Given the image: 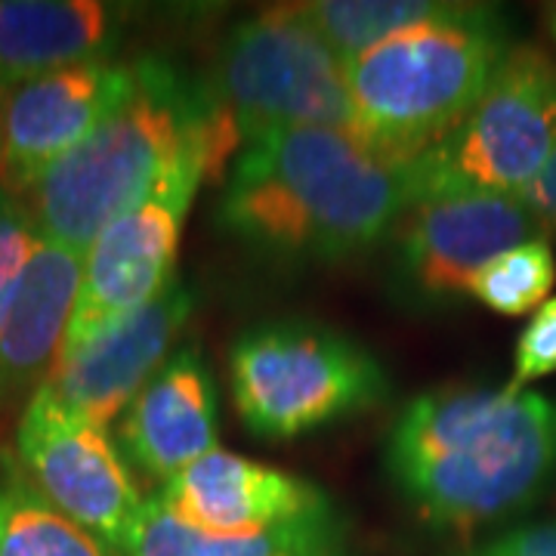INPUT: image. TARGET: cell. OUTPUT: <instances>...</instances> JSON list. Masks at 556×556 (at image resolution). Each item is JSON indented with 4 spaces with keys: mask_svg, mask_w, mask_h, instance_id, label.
Instances as JSON below:
<instances>
[{
    "mask_svg": "<svg viewBox=\"0 0 556 556\" xmlns=\"http://www.w3.org/2000/svg\"><path fill=\"white\" fill-rule=\"evenodd\" d=\"M137 87V60L84 62L7 90L0 189L25 199L62 155L90 137Z\"/></svg>",
    "mask_w": 556,
    "mask_h": 556,
    "instance_id": "11",
    "label": "cell"
},
{
    "mask_svg": "<svg viewBox=\"0 0 556 556\" xmlns=\"http://www.w3.org/2000/svg\"><path fill=\"white\" fill-rule=\"evenodd\" d=\"M526 207L532 211L544 236H556V155L547 161V167L532 179V186L522 192Z\"/></svg>",
    "mask_w": 556,
    "mask_h": 556,
    "instance_id": "24",
    "label": "cell"
},
{
    "mask_svg": "<svg viewBox=\"0 0 556 556\" xmlns=\"http://www.w3.org/2000/svg\"><path fill=\"white\" fill-rule=\"evenodd\" d=\"M316 556H350V554H346V544H343V547H334V551H325V554H316Z\"/></svg>",
    "mask_w": 556,
    "mask_h": 556,
    "instance_id": "26",
    "label": "cell"
},
{
    "mask_svg": "<svg viewBox=\"0 0 556 556\" xmlns=\"http://www.w3.org/2000/svg\"><path fill=\"white\" fill-rule=\"evenodd\" d=\"M380 457L424 526L470 535L526 514L556 489V399L437 387L399 412Z\"/></svg>",
    "mask_w": 556,
    "mask_h": 556,
    "instance_id": "2",
    "label": "cell"
},
{
    "mask_svg": "<svg viewBox=\"0 0 556 556\" xmlns=\"http://www.w3.org/2000/svg\"><path fill=\"white\" fill-rule=\"evenodd\" d=\"M134 16L102 0H0V84L115 60Z\"/></svg>",
    "mask_w": 556,
    "mask_h": 556,
    "instance_id": "16",
    "label": "cell"
},
{
    "mask_svg": "<svg viewBox=\"0 0 556 556\" xmlns=\"http://www.w3.org/2000/svg\"><path fill=\"white\" fill-rule=\"evenodd\" d=\"M412 207L405 167L340 130H269L223 179L217 226L281 269H325L378 251Z\"/></svg>",
    "mask_w": 556,
    "mask_h": 556,
    "instance_id": "1",
    "label": "cell"
},
{
    "mask_svg": "<svg viewBox=\"0 0 556 556\" xmlns=\"http://www.w3.org/2000/svg\"><path fill=\"white\" fill-rule=\"evenodd\" d=\"M84 254L38 239L0 328V417L53 375L80 294Z\"/></svg>",
    "mask_w": 556,
    "mask_h": 556,
    "instance_id": "15",
    "label": "cell"
},
{
    "mask_svg": "<svg viewBox=\"0 0 556 556\" xmlns=\"http://www.w3.org/2000/svg\"><path fill=\"white\" fill-rule=\"evenodd\" d=\"M3 100H7V87L0 84V121H3Z\"/></svg>",
    "mask_w": 556,
    "mask_h": 556,
    "instance_id": "27",
    "label": "cell"
},
{
    "mask_svg": "<svg viewBox=\"0 0 556 556\" xmlns=\"http://www.w3.org/2000/svg\"><path fill=\"white\" fill-rule=\"evenodd\" d=\"M219 402L211 365L195 343L161 365L121 415L118 445L139 473L167 479L217 448Z\"/></svg>",
    "mask_w": 556,
    "mask_h": 556,
    "instance_id": "14",
    "label": "cell"
},
{
    "mask_svg": "<svg viewBox=\"0 0 556 556\" xmlns=\"http://www.w3.org/2000/svg\"><path fill=\"white\" fill-rule=\"evenodd\" d=\"M214 177L211 159L195 149L174 161L146 199L102 229L84 251L80 294L62 353L130 316L170 285L189 207L201 182Z\"/></svg>",
    "mask_w": 556,
    "mask_h": 556,
    "instance_id": "9",
    "label": "cell"
},
{
    "mask_svg": "<svg viewBox=\"0 0 556 556\" xmlns=\"http://www.w3.org/2000/svg\"><path fill=\"white\" fill-rule=\"evenodd\" d=\"M13 457L62 517L124 556L146 497L109 427L65 412L40 387L22 405Z\"/></svg>",
    "mask_w": 556,
    "mask_h": 556,
    "instance_id": "10",
    "label": "cell"
},
{
    "mask_svg": "<svg viewBox=\"0 0 556 556\" xmlns=\"http://www.w3.org/2000/svg\"><path fill=\"white\" fill-rule=\"evenodd\" d=\"M538 20H541L544 47H547V53L556 60V0H551V3H544V7H541Z\"/></svg>",
    "mask_w": 556,
    "mask_h": 556,
    "instance_id": "25",
    "label": "cell"
},
{
    "mask_svg": "<svg viewBox=\"0 0 556 556\" xmlns=\"http://www.w3.org/2000/svg\"><path fill=\"white\" fill-rule=\"evenodd\" d=\"M229 390L254 437L291 442L383 405L390 375L358 340L288 318L241 331L229 350Z\"/></svg>",
    "mask_w": 556,
    "mask_h": 556,
    "instance_id": "5",
    "label": "cell"
},
{
    "mask_svg": "<svg viewBox=\"0 0 556 556\" xmlns=\"http://www.w3.org/2000/svg\"><path fill=\"white\" fill-rule=\"evenodd\" d=\"M0 556H115L100 538L40 495L16 464L0 452Z\"/></svg>",
    "mask_w": 556,
    "mask_h": 556,
    "instance_id": "18",
    "label": "cell"
},
{
    "mask_svg": "<svg viewBox=\"0 0 556 556\" xmlns=\"http://www.w3.org/2000/svg\"><path fill=\"white\" fill-rule=\"evenodd\" d=\"M38 239L35 219L28 214L25 201L0 189V328L16 291V281L25 269V260Z\"/></svg>",
    "mask_w": 556,
    "mask_h": 556,
    "instance_id": "22",
    "label": "cell"
},
{
    "mask_svg": "<svg viewBox=\"0 0 556 556\" xmlns=\"http://www.w3.org/2000/svg\"><path fill=\"white\" fill-rule=\"evenodd\" d=\"M155 495L182 522L223 535L338 517V507L316 482L223 448L167 479Z\"/></svg>",
    "mask_w": 556,
    "mask_h": 556,
    "instance_id": "13",
    "label": "cell"
},
{
    "mask_svg": "<svg viewBox=\"0 0 556 556\" xmlns=\"http://www.w3.org/2000/svg\"><path fill=\"white\" fill-rule=\"evenodd\" d=\"M556 375V298L532 313L514 350V375L504 383V393H526L535 380Z\"/></svg>",
    "mask_w": 556,
    "mask_h": 556,
    "instance_id": "21",
    "label": "cell"
},
{
    "mask_svg": "<svg viewBox=\"0 0 556 556\" xmlns=\"http://www.w3.org/2000/svg\"><path fill=\"white\" fill-rule=\"evenodd\" d=\"M445 3L448 0H309L298 3V10L346 65L380 40L433 20Z\"/></svg>",
    "mask_w": 556,
    "mask_h": 556,
    "instance_id": "19",
    "label": "cell"
},
{
    "mask_svg": "<svg viewBox=\"0 0 556 556\" xmlns=\"http://www.w3.org/2000/svg\"><path fill=\"white\" fill-rule=\"evenodd\" d=\"M201 84L244 146L269 130H340L353 137L346 65L300 16L298 3L236 22Z\"/></svg>",
    "mask_w": 556,
    "mask_h": 556,
    "instance_id": "7",
    "label": "cell"
},
{
    "mask_svg": "<svg viewBox=\"0 0 556 556\" xmlns=\"http://www.w3.org/2000/svg\"><path fill=\"white\" fill-rule=\"evenodd\" d=\"M195 149L219 174L244 139L201 80L186 78L170 60L139 56L134 93L22 201L40 239L84 254L112 219L155 189L174 161Z\"/></svg>",
    "mask_w": 556,
    "mask_h": 556,
    "instance_id": "3",
    "label": "cell"
},
{
    "mask_svg": "<svg viewBox=\"0 0 556 556\" xmlns=\"http://www.w3.org/2000/svg\"><path fill=\"white\" fill-rule=\"evenodd\" d=\"M346 544L343 519H309L263 532H204L174 517L161 497L146 495L124 556H316Z\"/></svg>",
    "mask_w": 556,
    "mask_h": 556,
    "instance_id": "17",
    "label": "cell"
},
{
    "mask_svg": "<svg viewBox=\"0 0 556 556\" xmlns=\"http://www.w3.org/2000/svg\"><path fill=\"white\" fill-rule=\"evenodd\" d=\"M455 556H556V519L519 522Z\"/></svg>",
    "mask_w": 556,
    "mask_h": 556,
    "instance_id": "23",
    "label": "cell"
},
{
    "mask_svg": "<svg viewBox=\"0 0 556 556\" xmlns=\"http://www.w3.org/2000/svg\"><path fill=\"white\" fill-rule=\"evenodd\" d=\"M192 313L195 291L174 276L159 298L62 353L43 387L65 412L112 427L170 358V346L186 331Z\"/></svg>",
    "mask_w": 556,
    "mask_h": 556,
    "instance_id": "12",
    "label": "cell"
},
{
    "mask_svg": "<svg viewBox=\"0 0 556 556\" xmlns=\"http://www.w3.org/2000/svg\"><path fill=\"white\" fill-rule=\"evenodd\" d=\"M541 236L522 195L417 201L383 244V285L399 309L412 316L448 313L470 298V285L485 263Z\"/></svg>",
    "mask_w": 556,
    "mask_h": 556,
    "instance_id": "8",
    "label": "cell"
},
{
    "mask_svg": "<svg viewBox=\"0 0 556 556\" xmlns=\"http://www.w3.org/2000/svg\"><path fill=\"white\" fill-rule=\"evenodd\" d=\"M504 16L489 3H445L346 62L353 137L390 164H412L479 102L507 50Z\"/></svg>",
    "mask_w": 556,
    "mask_h": 556,
    "instance_id": "4",
    "label": "cell"
},
{
    "mask_svg": "<svg viewBox=\"0 0 556 556\" xmlns=\"http://www.w3.org/2000/svg\"><path fill=\"white\" fill-rule=\"evenodd\" d=\"M556 155V60L514 40L479 102L405 164L412 204L448 195H522Z\"/></svg>",
    "mask_w": 556,
    "mask_h": 556,
    "instance_id": "6",
    "label": "cell"
},
{
    "mask_svg": "<svg viewBox=\"0 0 556 556\" xmlns=\"http://www.w3.org/2000/svg\"><path fill=\"white\" fill-rule=\"evenodd\" d=\"M556 285V257L551 239H529L485 263L470 285V298L489 313L519 318L541 309Z\"/></svg>",
    "mask_w": 556,
    "mask_h": 556,
    "instance_id": "20",
    "label": "cell"
}]
</instances>
